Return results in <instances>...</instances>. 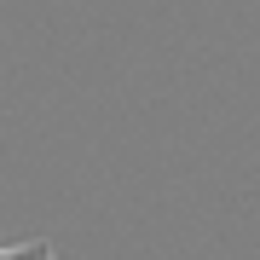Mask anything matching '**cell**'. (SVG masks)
<instances>
[{"instance_id": "6da1fadb", "label": "cell", "mask_w": 260, "mask_h": 260, "mask_svg": "<svg viewBox=\"0 0 260 260\" xmlns=\"http://www.w3.org/2000/svg\"><path fill=\"white\" fill-rule=\"evenodd\" d=\"M0 254H6V243H0Z\"/></svg>"}]
</instances>
